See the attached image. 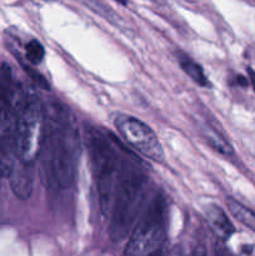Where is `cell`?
<instances>
[{
  "label": "cell",
  "instance_id": "7402d4cb",
  "mask_svg": "<svg viewBox=\"0 0 255 256\" xmlns=\"http://www.w3.org/2000/svg\"><path fill=\"white\" fill-rule=\"evenodd\" d=\"M115 2H118L119 4H122V5H124V6H126L128 5V0H115Z\"/></svg>",
  "mask_w": 255,
  "mask_h": 256
},
{
  "label": "cell",
  "instance_id": "603a6c76",
  "mask_svg": "<svg viewBox=\"0 0 255 256\" xmlns=\"http://www.w3.org/2000/svg\"><path fill=\"white\" fill-rule=\"evenodd\" d=\"M150 256H164V254H162V252H155V254H152V255H150Z\"/></svg>",
  "mask_w": 255,
  "mask_h": 256
},
{
  "label": "cell",
  "instance_id": "8992f818",
  "mask_svg": "<svg viewBox=\"0 0 255 256\" xmlns=\"http://www.w3.org/2000/svg\"><path fill=\"white\" fill-rule=\"evenodd\" d=\"M114 125L125 142L136 152L155 162H164V150L159 139L150 126L132 115L118 114Z\"/></svg>",
  "mask_w": 255,
  "mask_h": 256
},
{
  "label": "cell",
  "instance_id": "d6986e66",
  "mask_svg": "<svg viewBox=\"0 0 255 256\" xmlns=\"http://www.w3.org/2000/svg\"><path fill=\"white\" fill-rule=\"evenodd\" d=\"M236 82L240 85V86H244V88H246L248 85H249V80H248L245 76H242V75H238Z\"/></svg>",
  "mask_w": 255,
  "mask_h": 256
},
{
  "label": "cell",
  "instance_id": "e0dca14e",
  "mask_svg": "<svg viewBox=\"0 0 255 256\" xmlns=\"http://www.w3.org/2000/svg\"><path fill=\"white\" fill-rule=\"evenodd\" d=\"M239 256H255V244H244L240 246Z\"/></svg>",
  "mask_w": 255,
  "mask_h": 256
},
{
  "label": "cell",
  "instance_id": "8fae6325",
  "mask_svg": "<svg viewBox=\"0 0 255 256\" xmlns=\"http://www.w3.org/2000/svg\"><path fill=\"white\" fill-rule=\"evenodd\" d=\"M226 206L229 209L230 214L244 226L248 229L255 232V214L250 209L239 202L238 200L232 199V198H228L226 199Z\"/></svg>",
  "mask_w": 255,
  "mask_h": 256
},
{
  "label": "cell",
  "instance_id": "ffe728a7",
  "mask_svg": "<svg viewBox=\"0 0 255 256\" xmlns=\"http://www.w3.org/2000/svg\"><path fill=\"white\" fill-rule=\"evenodd\" d=\"M246 70H248V74H249L250 82H252V89H254V92H255V72L252 69V68H248Z\"/></svg>",
  "mask_w": 255,
  "mask_h": 256
},
{
  "label": "cell",
  "instance_id": "ba28073f",
  "mask_svg": "<svg viewBox=\"0 0 255 256\" xmlns=\"http://www.w3.org/2000/svg\"><path fill=\"white\" fill-rule=\"evenodd\" d=\"M9 180L12 192L19 199H29L34 186V165L16 160L9 175Z\"/></svg>",
  "mask_w": 255,
  "mask_h": 256
},
{
  "label": "cell",
  "instance_id": "9a60e30c",
  "mask_svg": "<svg viewBox=\"0 0 255 256\" xmlns=\"http://www.w3.org/2000/svg\"><path fill=\"white\" fill-rule=\"evenodd\" d=\"M80 2L84 5H86V6H89L92 12H98V14L104 16L106 20L112 22V24H116V22L119 20L116 19V14L112 12V8L105 4L102 0H80Z\"/></svg>",
  "mask_w": 255,
  "mask_h": 256
},
{
  "label": "cell",
  "instance_id": "5b68a950",
  "mask_svg": "<svg viewBox=\"0 0 255 256\" xmlns=\"http://www.w3.org/2000/svg\"><path fill=\"white\" fill-rule=\"evenodd\" d=\"M168 232V202L158 192L130 234L125 248L126 256H150L159 252Z\"/></svg>",
  "mask_w": 255,
  "mask_h": 256
},
{
  "label": "cell",
  "instance_id": "7c38bea8",
  "mask_svg": "<svg viewBox=\"0 0 255 256\" xmlns=\"http://www.w3.org/2000/svg\"><path fill=\"white\" fill-rule=\"evenodd\" d=\"M179 64L182 66V72L188 76L192 78V82H195L198 85H200L202 88L210 86V82L208 80L206 75H205L204 70H202V68L198 62H195L194 60L190 59L186 55L179 54Z\"/></svg>",
  "mask_w": 255,
  "mask_h": 256
},
{
  "label": "cell",
  "instance_id": "2e32d148",
  "mask_svg": "<svg viewBox=\"0 0 255 256\" xmlns=\"http://www.w3.org/2000/svg\"><path fill=\"white\" fill-rule=\"evenodd\" d=\"M22 66L24 69V72L29 75L30 79L35 82V85L39 88H42V90H49L50 89V84L48 82V79L42 74L40 72H38L36 69L32 66L29 64H25V62H22Z\"/></svg>",
  "mask_w": 255,
  "mask_h": 256
},
{
  "label": "cell",
  "instance_id": "ac0fdd59",
  "mask_svg": "<svg viewBox=\"0 0 255 256\" xmlns=\"http://www.w3.org/2000/svg\"><path fill=\"white\" fill-rule=\"evenodd\" d=\"M192 256H208L206 250H205L204 246H198L194 249Z\"/></svg>",
  "mask_w": 255,
  "mask_h": 256
},
{
  "label": "cell",
  "instance_id": "30bf717a",
  "mask_svg": "<svg viewBox=\"0 0 255 256\" xmlns=\"http://www.w3.org/2000/svg\"><path fill=\"white\" fill-rule=\"evenodd\" d=\"M204 214L208 224L219 239L228 240L235 232V228L224 210L215 204H209L204 208Z\"/></svg>",
  "mask_w": 255,
  "mask_h": 256
},
{
  "label": "cell",
  "instance_id": "7a4b0ae2",
  "mask_svg": "<svg viewBox=\"0 0 255 256\" xmlns=\"http://www.w3.org/2000/svg\"><path fill=\"white\" fill-rule=\"evenodd\" d=\"M148 176L142 165L132 156L122 159L119 179L112 208L110 238L120 242L129 234L144 200Z\"/></svg>",
  "mask_w": 255,
  "mask_h": 256
},
{
  "label": "cell",
  "instance_id": "9c48e42d",
  "mask_svg": "<svg viewBox=\"0 0 255 256\" xmlns=\"http://www.w3.org/2000/svg\"><path fill=\"white\" fill-rule=\"evenodd\" d=\"M22 100L24 98L22 95V90L15 82L12 68L9 64L4 62L0 69V102L19 109Z\"/></svg>",
  "mask_w": 255,
  "mask_h": 256
},
{
  "label": "cell",
  "instance_id": "4fadbf2b",
  "mask_svg": "<svg viewBox=\"0 0 255 256\" xmlns=\"http://www.w3.org/2000/svg\"><path fill=\"white\" fill-rule=\"evenodd\" d=\"M200 132H202V135L205 138L209 145L212 148H214L216 152H219L220 154L226 155V156H230V155L234 154V149H232V145L229 144V142L225 140L224 136L219 134L218 132L212 130V128L205 126V125H199Z\"/></svg>",
  "mask_w": 255,
  "mask_h": 256
},
{
  "label": "cell",
  "instance_id": "3957f363",
  "mask_svg": "<svg viewBox=\"0 0 255 256\" xmlns=\"http://www.w3.org/2000/svg\"><path fill=\"white\" fill-rule=\"evenodd\" d=\"M86 138L100 208L104 214H109L114 202L122 165L116 142L115 138L109 139L106 134L95 128L86 130Z\"/></svg>",
  "mask_w": 255,
  "mask_h": 256
},
{
  "label": "cell",
  "instance_id": "cb8c5ba5",
  "mask_svg": "<svg viewBox=\"0 0 255 256\" xmlns=\"http://www.w3.org/2000/svg\"><path fill=\"white\" fill-rule=\"evenodd\" d=\"M46 2H55V0H46Z\"/></svg>",
  "mask_w": 255,
  "mask_h": 256
},
{
  "label": "cell",
  "instance_id": "52a82bcc",
  "mask_svg": "<svg viewBox=\"0 0 255 256\" xmlns=\"http://www.w3.org/2000/svg\"><path fill=\"white\" fill-rule=\"evenodd\" d=\"M19 109L0 105V178H9L16 162V118Z\"/></svg>",
  "mask_w": 255,
  "mask_h": 256
},
{
  "label": "cell",
  "instance_id": "44dd1931",
  "mask_svg": "<svg viewBox=\"0 0 255 256\" xmlns=\"http://www.w3.org/2000/svg\"><path fill=\"white\" fill-rule=\"evenodd\" d=\"M216 256H229V255H226V252H222V250H219V252L216 250Z\"/></svg>",
  "mask_w": 255,
  "mask_h": 256
},
{
  "label": "cell",
  "instance_id": "6da1fadb",
  "mask_svg": "<svg viewBox=\"0 0 255 256\" xmlns=\"http://www.w3.org/2000/svg\"><path fill=\"white\" fill-rule=\"evenodd\" d=\"M46 110V134L40 152V175L48 188L72 186L80 158V136L74 115L60 102Z\"/></svg>",
  "mask_w": 255,
  "mask_h": 256
},
{
  "label": "cell",
  "instance_id": "277c9868",
  "mask_svg": "<svg viewBox=\"0 0 255 256\" xmlns=\"http://www.w3.org/2000/svg\"><path fill=\"white\" fill-rule=\"evenodd\" d=\"M46 134V110L36 95L24 98L16 118L18 160L25 164L34 165L39 159Z\"/></svg>",
  "mask_w": 255,
  "mask_h": 256
},
{
  "label": "cell",
  "instance_id": "5bb4252c",
  "mask_svg": "<svg viewBox=\"0 0 255 256\" xmlns=\"http://www.w3.org/2000/svg\"><path fill=\"white\" fill-rule=\"evenodd\" d=\"M25 56L26 60L32 65H38L42 62L45 56V49L40 42L32 39L25 45Z\"/></svg>",
  "mask_w": 255,
  "mask_h": 256
}]
</instances>
